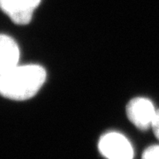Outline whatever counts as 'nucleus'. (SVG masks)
I'll list each match as a JSON object with an SVG mask.
<instances>
[{
    "label": "nucleus",
    "instance_id": "nucleus-7",
    "mask_svg": "<svg viewBox=\"0 0 159 159\" xmlns=\"http://www.w3.org/2000/svg\"><path fill=\"white\" fill-rule=\"evenodd\" d=\"M151 128L153 130L155 136L159 140V110H157V113L155 115V118L153 119Z\"/></svg>",
    "mask_w": 159,
    "mask_h": 159
},
{
    "label": "nucleus",
    "instance_id": "nucleus-1",
    "mask_svg": "<svg viewBox=\"0 0 159 159\" xmlns=\"http://www.w3.org/2000/svg\"><path fill=\"white\" fill-rule=\"evenodd\" d=\"M45 69L39 65H17L0 76V96L14 101L34 97L46 80Z\"/></svg>",
    "mask_w": 159,
    "mask_h": 159
},
{
    "label": "nucleus",
    "instance_id": "nucleus-4",
    "mask_svg": "<svg viewBox=\"0 0 159 159\" xmlns=\"http://www.w3.org/2000/svg\"><path fill=\"white\" fill-rule=\"evenodd\" d=\"M41 0H0V9L17 25L29 24Z\"/></svg>",
    "mask_w": 159,
    "mask_h": 159
},
{
    "label": "nucleus",
    "instance_id": "nucleus-3",
    "mask_svg": "<svg viewBox=\"0 0 159 159\" xmlns=\"http://www.w3.org/2000/svg\"><path fill=\"white\" fill-rule=\"evenodd\" d=\"M157 110L150 100L144 97H135L126 105V115L133 125L140 130L151 127Z\"/></svg>",
    "mask_w": 159,
    "mask_h": 159
},
{
    "label": "nucleus",
    "instance_id": "nucleus-6",
    "mask_svg": "<svg viewBox=\"0 0 159 159\" xmlns=\"http://www.w3.org/2000/svg\"><path fill=\"white\" fill-rule=\"evenodd\" d=\"M142 159H159V145H152L146 148Z\"/></svg>",
    "mask_w": 159,
    "mask_h": 159
},
{
    "label": "nucleus",
    "instance_id": "nucleus-2",
    "mask_svg": "<svg viewBox=\"0 0 159 159\" xmlns=\"http://www.w3.org/2000/svg\"><path fill=\"white\" fill-rule=\"evenodd\" d=\"M98 149L106 159L134 158V148L130 142L116 132L103 134L98 142Z\"/></svg>",
    "mask_w": 159,
    "mask_h": 159
},
{
    "label": "nucleus",
    "instance_id": "nucleus-5",
    "mask_svg": "<svg viewBox=\"0 0 159 159\" xmlns=\"http://www.w3.org/2000/svg\"><path fill=\"white\" fill-rule=\"evenodd\" d=\"M20 49L15 40L0 34V76L19 65Z\"/></svg>",
    "mask_w": 159,
    "mask_h": 159
}]
</instances>
